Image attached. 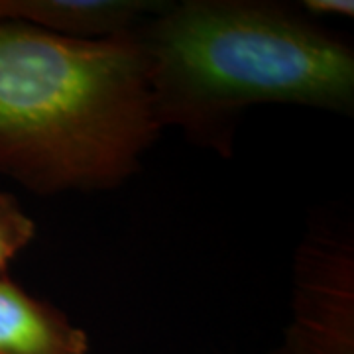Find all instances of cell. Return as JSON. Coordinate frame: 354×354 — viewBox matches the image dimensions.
Wrapping results in <instances>:
<instances>
[{"mask_svg": "<svg viewBox=\"0 0 354 354\" xmlns=\"http://www.w3.org/2000/svg\"><path fill=\"white\" fill-rule=\"evenodd\" d=\"M153 113L221 158L260 104L354 113V51L301 8L260 0L160 2L134 30Z\"/></svg>", "mask_w": 354, "mask_h": 354, "instance_id": "6da1fadb", "label": "cell"}, {"mask_svg": "<svg viewBox=\"0 0 354 354\" xmlns=\"http://www.w3.org/2000/svg\"><path fill=\"white\" fill-rule=\"evenodd\" d=\"M162 132L134 32L75 39L0 20V176L38 195L114 189Z\"/></svg>", "mask_w": 354, "mask_h": 354, "instance_id": "7a4b0ae2", "label": "cell"}, {"mask_svg": "<svg viewBox=\"0 0 354 354\" xmlns=\"http://www.w3.org/2000/svg\"><path fill=\"white\" fill-rule=\"evenodd\" d=\"M272 354H354V241L311 228L295 250L291 319Z\"/></svg>", "mask_w": 354, "mask_h": 354, "instance_id": "3957f363", "label": "cell"}, {"mask_svg": "<svg viewBox=\"0 0 354 354\" xmlns=\"http://www.w3.org/2000/svg\"><path fill=\"white\" fill-rule=\"evenodd\" d=\"M158 6L156 0H0V20L65 38L104 39L132 34Z\"/></svg>", "mask_w": 354, "mask_h": 354, "instance_id": "277c9868", "label": "cell"}, {"mask_svg": "<svg viewBox=\"0 0 354 354\" xmlns=\"http://www.w3.org/2000/svg\"><path fill=\"white\" fill-rule=\"evenodd\" d=\"M88 346L62 309L0 276V354H88Z\"/></svg>", "mask_w": 354, "mask_h": 354, "instance_id": "5b68a950", "label": "cell"}, {"mask_svg": "<svg viewBox=\"0 0 354 354\" xmlns=\"http://www.w3.org/2000/svg\"><path fill=\"white\" fill-rule=\"evenodd\" d=\"M36 239V223L24 211L18 199L0 191V276L18 254Z\"/></svg>", "mask_w": 354, "mask_h": 354, "instance_id": "8992f818", "label": "cell"}, {"mask_svg": "<svg viewBox=\"0 0 354 354\" xmlns=\"http://www.w3.org/2000/svg\"><path fill=\"white\" fill-rule=\"evenodd\" d=\"M309 18H351L354 14L353 0H305L299 4Z\"/></svg>", "mask_w": 354, "mask_h": 354, "instance_id": "52a82bcc", "label": "cell"}]
</instances>
